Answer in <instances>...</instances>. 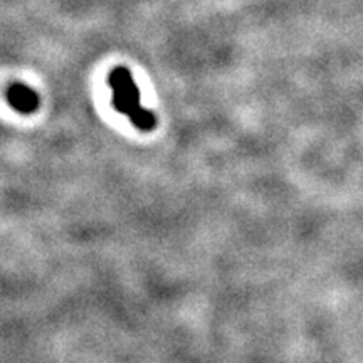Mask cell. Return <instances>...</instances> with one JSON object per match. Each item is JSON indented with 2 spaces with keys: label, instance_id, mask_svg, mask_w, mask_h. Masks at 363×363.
I'll return each mask as SVG.
<instances>
[{
  "label": "cell",
  "instance_id": "obj_2",
  "mask_svg": "<svg viewBox=\"0 0 363 363\" xmlns=\"http://www.w3.org/2000/svg\"><path fill=\"white\" fill-rule=\"evenodd\" d=\"M7 101L16 111L22 115H29L39 108V96L38 93L29 86L16 83L7 89Z\"/></svg>",
  "mask_w": 363,
  "mask_h": 363
},
{
  "label": "cell",
  "instance_id": "obj_1",
  "mask_svg": "<svg viewBox=\"0 0 363 363\" xmlns=\"http://www.w3.org/2000/svg\"><path fill=\"white\" fill-rule=\"evenodd\" d=\"M113 89V106L123 113L130 121L142 131H152L157 126V118L150 110H145L140 101V89L126 67H116L108 78Z\"/></svg>",
  "mask_w": 363,
  "mask_h": 363
}]
</instances>
